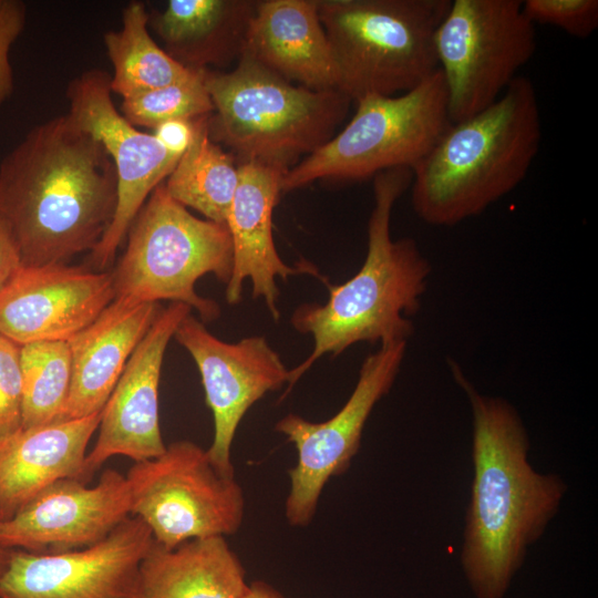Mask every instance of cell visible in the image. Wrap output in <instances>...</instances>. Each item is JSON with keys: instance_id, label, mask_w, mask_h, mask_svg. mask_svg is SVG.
I'll use <instances>...</instances> for the list:
<instances>
[{"instance_id": "4316f807", "label": "cell", "mask_w": 598, "mask_h": 598, "mask_svg": "<svg viewBox=\"0 0 598 598\" xmlns=\"http://www.w3.org/2000/svg\"><path fill=\"white\" fill-rule=\"evenodd\" d=\"M205 70L175 83L123 99L122 115L134 126L154 128L176 118H197L214 111L204 83Z\"/></svg>"}, {"instance_id": "d4e9b609", "label": "cell", "mask_w": 598, "mask_h": 598, "mask_svg": "<svg viewBox=\"0 0 598 598\" xmlns=\"http://www.w3.org/2000/svg\"><path fill=\"white\" fill-rule=\"evenodd\" d=\"M150 16L140 1L130 2L122 14V28L104 34L113 65L112 93L123 99L165 86L189 76L187 69L171 58L150 34Z\"/></svg>"}, {"instance_id": "ffe728a7", "label": "cell", "mask_w": 598, "mask_h": 598, "mask_svg": "<svg viewBox=\"0 0 598 598\" xmlns=\"http://www.w3.org/2000/svg\"><path fill=\"white\" fill-rule=\"evenodd\" d=\"M162 309L159 302L114 298L92 323L68 341L72 380L62 421L102 411Z\"/></svg>"}, {"instance_id": "5bb4252c", "label": "cell", "mask_w": 598, "mask_h": 598, "mask_svg": "<svg viewBox=\"0 0 598 598\" xmlns=\"http://www.w3.org/2000/svg\"><path fill=\"white\" fill-rule=\"evenodd\" d=\"M174 338L195 361L213 413L214 437L207 452L220 470L235 473L231 445L243 417L266 393L288 384L289 370L265 337L226 342L190 313Z\"/></svg>"}, {"instance_id": "7402d4cb", "label": "cell", "mask_w": 598, "mask_h": 598, "mask_svg": "<svg viewBox=\"0 0 598 598\" xmlns=\"http://www.w3.org/2000/svg\"><path fill=\"white\" fill-rule=\"evenodd\" d=\"M257 1L169 0L151 24L164 51L187 69L224 66L243 54Z\"/></svg>"}, {"instance_id": "4fadbf2b", "label": "cell", "mask_w": 598, "mask_h": 598, "mask_svg": "<svg viewBox=\"0 0 598 598\" xmlns=\"http://www.w3.org/2000/svg\"><path fill=\"white\" fill-rule=\"evenodd\" d=\"M155 540L127 517L101 542L59 554L11 550L0 598H143L141 567Z\"/></svg>"}, {"instance_id": "836d02e7", "label": "cell", "mask_w": 598, "mask_h": 598, "mask_svg": "<svg viewBox=\"0 0 598 598\" xmlns=\"http://www.w3.org/2000/svg\"><path fill=\"white\" fill-rule=\"evenodd\" d=\"M10 553L11 550L9 549H2L0 548V577L1 575L3 574L7 565H8V561H9V558H10Z\"/></svg>"}, {"instance_id": "ac0fdd59", "label": "cell", "mask_w": 598, "mask_h": 598, "mask_svg": "<svg viewBox=\"0 0 598 598\" xmlns=\"http://www.w3.org/2000/svg\"><path fill=\"white\" fill-rule=\"evenodd\" d=\"M238 164V184L229 207L226 226L231 237L234 266L226 285V300L236 305L241 299L243 283L251 281L252 298H261L271 317L279 318L276 279L308 274L322 278L308 261L287 265L279 256L272 236V213L281 193L286 171L260 164Z\"/></svg>"}, {"instance_id": "7a4b0ae2", "label": "cell", "mask_w": 598, "mask_h": 598, "mask_svg": "<svg viewBox=\"0 0 598 598\" xmlns=\"http://www.w3.org/2000/svg\"><path fill=\"white\" fill-rule=\"evenodd\" d=\"M448 368L473 416L474 477L462 569L476 598H503L528 547L557 514L566 485L529 464V439L516 408L478 392L454 360Z\"/></svg>"}, {"instance_id": "484cf974", "label": "cell", "mask_w": 598, "mask_h": 598, "mask_svg": "<svg viewBox=\"0 0 598 598\" xmlns=\"http://www.w3.org/2000/svg\"><path fill=\"white\" fill-rule=\"evenodd\" d=\"M22 425L62 421L72 380L68 341H40L20 347Z\"/></svg>"}, {"instance_id": "f546056e", "label": "cell", "mask_w": 598, "mask_h": 598, "mask_svg": "<svg viewBox=\"0 0 598 598\" xmlns=\"http://www.w3.org/2000/svg\"><path fill=\"white\" fill-rule=\"evenodd\" d=\"M25 16V4L22 1L0 0V105L13 93L10 50L23 31Z\"/></svg>"}, {"instance_id": "9c48e42d", "label": "cell", "mask_w": 598, "mask_h": 598, "mask_svg": "<svg viewBox=\"0 0 598 598\" xmlns=\"http://www.w3.org/2000/svg\"><path fill=\"white\" fill-rule=\"evenodd\" d=\"M125 477L131 514L163 548L226 537L243 524L245 496L235 473L220 470L207 450L192 441L173 442L158 456L135 462Z\"/></svg>"}, {"instance_id": "2e32d148", "label": "cell", "mask_w": 598, "mask_h": 598, "mask_svg": "<svg viewBox=\"0 0 598 598\" xmlns=\"http://www.w3.org/2000/svg\"><path fill=\"white\" fill-rule=\"evenodd\" d=\"M190 310L185 303L171 302L132 353L101 411L99 434L86 454L81 482L86 484L112 456L142 462L164 452L158 416L161 371L169 340Z\"/></svg>"}, {"instance_id": "7c38bea8", "label": "cell", "mask_w": 598, "mask_h": 598, "mask_svg": "<svg viewBox=\"0 0 598 598\" xmlns=\"http://www.w3.org/2000/svg\"><path fill=\"white\" fill-rule=\"evenodd\" d=\"M111 75L93 69L73 79L66 91L69 115L106 150L116 173V208L104 236L90 252L102 271L114 259L136 214L150 194L171 174L179 157L168 153L153 134L132 125L115 107Z\"/></svg>"}, {"instance_id": "cb8c5ba5", "label": "cell", "mask_w": 598, "mask_h": 598, "mask_svg": "<svg viewBox=\"0 0 598 598\" xmlns=\"http://www.w3.org/2000/svg\"><path fill=\"white\" fill-rule=\"evenodd\" d=\"M208 116L196 118L195 137L164 185L169 196L186 208L226 225L238 184V164L231 153L210 138Z\"/></svg>"}, {"instance_id": "8992f818", "label": "cell", "mask_w": 598, "mask_h": 598, "mask_svg": "<svg viewBox=\"0 0 598 598\" xmlns=\"http://www.w3.org/2000/svg\"><path fill=\"white\" fill-rule=\"evenodd\" d=\"M450 0H318L321 24L352 102L409 92L439 70L435 32Z\"/></svg>"}, {"instance_id": "f1b7e54d", "label": "cell", "mask_w": 598, "mask_h": 598, "mask_svg": "<svg viewBox=\"0 0 598 598\" xmlns=\"http://www.w3.org/2000/svg\"><path fill=\"white\" fill-rule=\"evenodd\" d=\"M22 425L20 346L0 334V441Z\"/></svg>"}, {"instance_id": "8fae6325", "label": "cell", "mask_w": 598, "mask_h": 598, "mask_svg": "<svg viewBox=\"0 0 598 598\" xmlns=\"http://www.w3.org/2000/svg\"><path fill=\"white\" fill-rule=\"evenodd\" d=\"M406 341L382 344L361 364L355 386L343 406L323 422H311L289 413L275 430L297 451L289 471L285 514L292 526L308 525L321 493L333 476L346 472L359 451L364 425L375 404L389 393L400 372Z\"/></svg>"}, {"instance_id": "ba28073f", "label": "cell", "mask_w": 598, "mask_h": 598, "mask_svg": "<svg viewBox=\"0 0 598 598\" xmlns=\"http://www.w3.org/2000/svg\"><path fill=\"white\" fill-rule=\"evenodd\" d=\"M348 124L282 176L281 193L317 179L354 182L400 167L411 168L451 124L440 70L415 89L355 102Z\"/></svg>"}, {"instance_id": "d6a6232c", "label": "cell", "mask_w": 598, "mask_h": 598, "mask_svg": "<svg viewBox=\"0 0 598 598\" xmlns=\"http://www.w3.org/2000/svg\"><path fill=\"white\" fill-rule=\"evenodd\" d=\"M243 598H285L272 586L264 582L256 581L248 585V588Z\"/></svg>"}, {"instance_id": "52a82bcc", "label": "cell", "mask_w": 598, "mask_h": 598, "mask_svg": "<svg viewBox=\"0 0 598 598\" xmlns=\"http://www.w3.org/2000/svg\"><path fill=\"white\" fill-rule=\"evenodd\" d=\"M127 245L111 271L115 298L136 302L171 300L195 309L203 321L220 316L196 281L213 274L226 285L234 266L228 228L192 215L173 199L164 182L155 187L127 230Z\"/></svg>"}, {"instance_id": "277c9868", "label": "cell", "mask_w": 598, "mask_h": 598, "mask_svg": "<svg viewBox=\"0 0 598 598\" xmlns=\"http://www.w3.org/2000/svg\"><path fill=\"white\" fill-rule=\"evenodd\" d=\"M540 141L535 87L518 75L492 105L451 123L412 167L413 210L436 227L482 214L523 182Z\"/></svg>"}, {"instance_id": "e0dca14e", "label": "cell", "mask_w": 598, "mask_h": 598, "mask_svg": "<svg viewBox=\"0 0 598 598\" xmlns=\"http://www.w3.org/2000/svg\"><path fill=\"white\" fill-rule=\"evenodd\" d=\"M111 271L22 267L0 290V334L23 344L69 341L114 300Z\"/></svg>"}, {"instance_id": "603a6c76", "label": "cell", "mask_w": 598, "mask_h": 598, "mask_svg": "<svg viewBox=\"0 0 598 598\" xmlns=\"http://www.w3.org/2000/svg\"><path fill=\"white\" fill-rule=\"evenodd\" d=\"M143 598H243L244 566L226 537L166 549L154 543L141 567Z\"/></svg>"}, {"instance_id": "4dcf8cb0", "label": "cell", "mask_w": 598, "mask_h": 598, "mask_svg": "<svg viewBox=\"0 0 598 598\" xmlns=\"http://www.w3.org/2000/svg\"><path fill=\"white\" fill-rule=\"evenodd\" d=\"M153 135L171 154L181 156L190 146L196 132V118L165 121L153 128Z\"/></svg>"}, {"instance_id": "30bf717a", "label": "cell", "mask_w": 598, "mask_h": 598, "mask_svg": "<svg viewBox=\"0 0 598 598\" xmlns=\"http://www.w3.org/2000/svg\"><path fill=\"white\" fill-rule=\"evenodd\" d=\"M519 0H454L435 32L451 123L485 110L536 49L535 24Z\"/></svg>"}, {"instance_id": "1f68e13d", "label": "cell", "mask_w": 598, "mask_h": 598, "mask_svg": "<svg viewBox=\"0 0 598 598\" xmlns=\"http://www.w3.org/2000/svg\"><path fill=\"white\" fill-rule=\"evenodd\" d=\"M21 268V259L17 244L6 225L0 218V290Z\"/></svg>"}, {"instance_id": "9a60e30c", "label": "cell", "mask_w": 598, "mask_h": 598, "mask_svg": "<svg viewBox=\"0 0 598 598\" xmlns=\"http://www.w3.org/2000/svg\"><path fill=\"white\" fill-rule=\"evenodd\" d=\"M131 514L125 475L105 470L92 486L63 478L34 496L13 517L0 522V548L59 554L92 546Z\"/></svg>"}, {"instance_id": "83f0119b", "label": "cell", "mask_w": 598, "mask_h": 598, "mask_svg": "<svg viewBox=\"0 0 598 598\" xmlns=\"http://www.w3.org/2000/svg\"><path fill=\"white\" fill-rule=\"evenodd\" d=\"M522 7L533 24L553 25L573 37L587 38L598 27L597 0H526Z\"/></svg>"}, {"instance_id": "3957f363", "label": "cell", "mask_w": 598, "mask_h": 598, "mask_svg": "<svg viewBox=\"0 0 598 598\" xmlns=\"http://www.w3.org/2000/svg\"><path fill=\"white\" fill-rule=\"evenodd\" d=\"M411 183L412 169L408 167L373 177L374 206L368 223L365 259L352 278L337 286L328 283L326 303H305L293 311L291 326L312 336L313 349L289 370L283 396L324 354L337 357L360 342H408L413 334L411 318L421 308L432 268L414 239L391 237L393 206Z\"/></svg>"}, {"instance_id": "6da1fadb", "label": "cell", "mask_w": 598, "mask_h": 598, "mask_svg": "<svg viewBox=\"0 0 598 598\" xmlns=\"http://www.w3.org/2000/svg\"><path fill=\"white\" fill-rule=\"evenodd\" d=\"M114 164L69 115L34 126L0 163V218L22 267L66 264L92 251L113 219Z\"/></svg>"}, {"instance_id": "44dd1931", "label": "cell", "mask_w": 598, "mask_h": 598, "mask_svg": "<svg viewBox=\"0 0 598 598\" xmlns=\"http://www.w3.org/2000/svg\"><path fill=\"white\" fill-rule=\"evenodd\" d=\"M101 412L21 427L0 441V517H13L34 496L63 478L81 481L87 445Z\"/></svg>"}, {"instance_id": "e575fe53", "label": "cell", "mask_w": 598, "mask_h": 598, "mask_svg": "<svg viewBox=\"0 0 598 598\" xmlns=\"http://www.w3.org/2000/svg\"><path fill=\"white\" fill-rule=\"evenodd\" d=\"M1 520H2V519H1V517H0V522H1Z\"/></svg>"}, {"instance_id": "d6986e66", "label": "cell", "mask_w": 598, "mask_h": 598, "mask_svg": "<svg viewBox=\"0 0 598 598\" xmlns=\"http://www.w3.org/2000/svg\"><path fill=\"white\" fill-rule=\"evenodd\" d=\"M243 54L298 85L339 90V73L318 0L257 1Z\"/></svg>"}, {"instance_id": "5b68a950", "label": "cell", "mask_w": 598, "mask_h": 598, "mask_svg": "<svg viewBox=\"0 0 598 598\" xmlns=\"http://www.w3.org/2000/svg\"><path fill=\"white\" fill-rule=\"evenodd\" d=\"M210 138L237 163L288 171L334 136L352 102L340 90L293 84L246 54L228 72L205 70Z\"/></svg>"}]
</instances>
